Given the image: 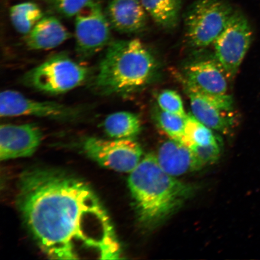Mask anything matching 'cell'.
Masks as SVG:
<instances>
[{
  "label": "cell",
  "mask_w": 260,
  "mask_h": 260,
  "mask_svg": "<svg viewBox=\"0 0 260 260\" xmlns=\"http://www.w3.org/2000/svg\"><path fill=\"white\" fill-rule=\"evenodd\" d=\"M146 12L160 27L172 29L178 24L183 0H140Z\"/></svg>",
  "instance_id": "obj_17"
},
{
  "label": "cell",
  "mask_w": 260,
  "mask_h": 260,
  "mask_svg": "<svg viewBox=\"0 0 260 260\" xmlns=\"http://www.w3.org/2000/svg\"><path fill=\"white\" fill-rule=\"evenodd\" d=\"M10 18L13 26L19 34L27 35L43 18V13L36 3L25 2L11 7Z\"/></svg>",
  "instance_id": "obj_18"
},
{
  "label": "cell",
  "mask_w": 260,
  "mask_h": 260,
  "mask_svg": "<svg viewBox=\"0 0 260 260\" xmlns=\"http://www.w3.org/2000/svg\"><path fill=\"white\" fill-rule=\"evenodd\" d=\"M191 115L211 129L229 134L235 128L236 115L234 110H225L190 92Z\"/></svg>",
  "instance_id": "obj_14"
},
{
  "label": "cell",
  "mask_w": 260,
  "mask_h": 260,
  "mask_svg": "<svg viewBox=\"0 0 260 260\" xmlns=\"http://www.w3.org/2000/svg\"><path fill=\"white\" fill-rule=\"evenodd\" d=\"M157 68L153 55L139 40L113 41L101 61L93 88L101 95H126L148 83Z\"/></svg>",
  "instance_id": "obj_3"
},
{
  "label": "cell",
  "mask_w": 260,
  "mask_h": 260,
  "mask_svg": "<svg viewBox=\"0 0 260 260\" xmlns=\"http://www.w3.org/2000/svg\"><path fill=\"white\" fill-rule=\"evenodd\" d=\"M110 24L102 6L92 0L76 16V51L82 58H89L110 43Z\"/></svg>",
  "instance_id": "obj_7"
},
{
  "label": "cell",
  "mask_w": 260,
  "mask_h": 260,
  "mask_svg": "<svg viewBox=\"0 0 260 260\" xmlns=\"http://www.w3.org/2000/svg\"><path fill=\"white\" fill-rule=\"evenodd\" d=\"M81 110L53 102L28 99L17 91H3L0 95L2 117L32 116L57 119L76 118Z\"/></svg>",
  "instance_id": "obj_9"
},
{
  "label": "cell",
  "mask_w": 260,
  "mask_h": 260,
  "mask_svg": "<svg viewBox=\"0 0 260 260\" xmlns=\"http://www.w3.org/2000/svg\"><path fill=\"white\" fill-rule=\"evenodd\" d=\"M234 11L225 0H198L188 11L185 20L188 43L197 48L213 44Z\"/></svg>",
  "instance_id": "obj_5"
},
{
  "label": "cell",
  "mask_w": 260,
  "mask_h": 260,
  "mask_svg": "<svg viewBox=\"0 0 260 260\" xmlns=\"http://www.w3.org/2000/svg\"><path fill=\"white\" fill-rule=\"evenodd\" d=\"M128 184L139 222L147 230L176 212L193 191L190 185L162 170L152 154L146 155L130 173Z\"/></svg>",
  "instance_id": "obj_2"
},
{
  "label": "cell",
  "mask_w": 260,
  "mask_h": 260,
  "mask_svg": "<svg viewBox=\"0 0 260 260\" xmlns=\"http://www.w3.org/2000/svg\"><path fill=\"white\" fill-rule=\"evenodd\" d=\"M155 156L162 170L175 177L204 167L190 148L171 139L161 144Z\"/></svg>",
  "instance_id": "obj_12"
},
{
  "label": "cell",
  "mask_w": 260,
  "mask_h": 260,
  "mask_svg": "<svg viewBox=\"0 0 260 260\" xmlns=\"http://www.w3.org/2000/svg\"><path fill=\"white\" fill-rule=\"evenodd\" d=\"M42 133L37 126L5 124L0 128V158L2 160L30 157L40 145Z\"/></svg>",
  "instance_id": "obj_11"
},
{
  "label": "cell",
  "mask_w": 260,
  "mask_h": 260,
  "mask_svg": "<svg viewBox=\"0 0 260 260\" xmlns=\"http://www.w3.org/2000/svg\"><path fill=\"white\" fill-rule=\"evenodd\" d=\"M65 17L76 16L92 0H41Z\"/></svg>",
  "instance_id": "obj_22"
},
{
  "label": "cell",
  "mask_w": 260,
  "mask_h": 260,
  "mask_svg": "<svg viewBox=\"0 0 260 260\" xmlns=\"http://www.w3.org/2000/svg\"><path fill=\"white\" fill-rule=\"evenodd\" d=\"M88 68L64 54L55 55L22 77V82L44 93L67 92L82 84L88 77Z\"/></svg>",
  "instance_id": "obj_4"
},
{
  "label": "cell",
  "mask_w": 260,
  "mask_h": 260,
  "mask_svg": "<svg viewBox=\"0 0 260 260\" xmlns=\"http://www.w3.org/2000/svg\"><path fill=\"white\" fill-rule=\"evenodd\" d=\"M190 148L204 166L212 164L219 158L220 152L218 144L206 146L193 145Z\"/></svg>",
  "instance_id": "obj_23"
},
{
  "label": "cell",
  "mask_w": 260,
  "mask_h": 260,
  "mask_svg": "<svg viewBox=\"0 0 260 260\" xmlns=\"http://www.w3.org/2000/svg\"><path fill=\"white\" fill-rule=\"evenodd\" d=\"M181 77L186 88L214 95L228 94L229 79L214 58L195 61L187 64Z\"/></svg>",
  "instance_id": "obj_10"
},
{
  "label": "cell",
  "mask_w": 260,
  "mask_h": 260,
  "mask_svg": "<svg viewBox=\"0 0 260 260\" xmlns=\"http://www.w3.org/2000/svg\"><path fill=\"white\" fill-rule=\"evenodd\" d=\"M84 149L103 167L126 173H131L138 167L143 153L141 145L132 139L90 138L84 142Z\"/></svg>",
  "instance_id": "obj_8"
},
{
  "label": "cell",
  "mask_w": 260,
  "mask_h": 260,
  "mask_svg": "<svg viewBox=\"0 0 260 260\" xmlns=\"http://www.w3.org/2000/svg\"><path fill=\"white\" fill-rule=\"evenodd\" d=\"M156 123L171 139L184 144L186 118L162 111L159 109L154 114Z\"/></svg>",
  "instance_id": "obj_20"
},
{
  "label": "cell",
  "mask_w": 260,
  "mask_h": 260,
  "mask_svg": "<svg viewBox=\"0 0 260 260\" xmlns=\"http://www.w3.org/2000/svg\"><path fill=\"white\" fill-rule=\"evenodd\" d=\"M103 126L107 135L113 139H133L142 129L139 116L129 112L110 114L104 121Z\"/></svg>",
  "instance_id": "obj_16"
},
{
  "label": "cell",
  "mask_w": 260,
  "mask_h": 260,
  "mask_svg": "<svg viewBox=\"0 0 260 260\" xmlns=\"http://www.w3.org/2000/svg\"><path fill=\"white\" fill-rule=\"evenodd\" d=\"M70 37V32L57 18L46 16L27 35L26 45L32 50H48L59 46Z\"/></svg>",
  "instance_id": "obj_15"
},
{
  "label": "cell",
  "mask_w": 260,
  "mask_h": 260,
  "mask_svg": "<svg viewBox=\"0 0 260 260\" xmlns=\"http://www.w3.org/2000/svg\"><path fill=\"white\" fill-rule=\"evenodd\" d=\"M184 144L190 148L193 145L206 146L218 144L212 129L198 121L191 114H188L185 123Z\"/></svg>",
  "instance_id": "obj_19"
},
{
  "label": "cell",
  "mask_w": 260,
  "mask_h": 260,
  "mask_svg": "<svg viewBox=\"0 0 260 260\" xmlns=\"http://www.w3.org/2000/svg\"><path fill=\"white\" fill-rule=\"evenodd\" d=\"M252 38L251 25L242 13L235 11L225 27L214 41V56L231 80L248 53Z\"/></svg>",
  "instance_id": "obj_6"
},
{
  "label": "cell",
  "mask_w": 260,
  "mask_h": 260,
  "mask_svg": "<svg viewBox=\"0 0 260 260\" xmlns=\"http://www.w3.org/2000/svg\"><path fill=\"white\" fill-rule=\"evenodd\" d=\"M159 109L166 112L186 118L188 115L185 110L183 100L176 91L166 89L159 93L157 96Z\"/></svg>",
  "instance_id": "obj_21"
},
{
  "label": "cell",
  "mask_w": 260,
  "mask_h": 260,
  "mask_svg": "<svg viewBox=\"0 0 260 260\" xmlns=\"http://www.w3.org/2000/svg\"><path fill=\"white\" fill-rule=\"evenodd\" d=\"M17 203L26 226L49 258L120 259L111 219L80 179L51 169L26 171L19 181Z\"/></svg>",
  "instance_id": "obj_1"
},
{
  "label": "cell",
  "mask_w": 260,
  "mask_h": 260,
  "mask_svg": "<svg viewBox=\"0 0 260 260\" xmlns=\"http://www.w3.org/2000/svg\"><path fill=\"white\" fill-rule=\"evenodd\" d=\"M146 13L140 0H109L106 14L115 30L133 34L144 30L147 25Z\"/></svg>",
  "instance_id": "obj_13"
}]
</instances>
